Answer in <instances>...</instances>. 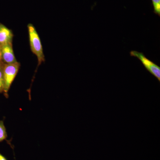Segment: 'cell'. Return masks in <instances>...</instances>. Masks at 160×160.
Segmentation results:
<instances>
[{
    "instance_id": "obj_1",
    "label": "cell",
    "mask_w": 160,
    "mask_h": 160,
    "mask_svg": "<svg viewBox=\"0 0 160 160\" xmlns=\"http://www.w3.org/2000/svg\"><path fill=\"white\" fill-rule=\"evenodd\" d=\"M27 27L29 32L30 48L32 53L35 55L37 58L38 66L45 61L42 46L39 35L34 26L30 23L28 24Z\"/></svg>"
},
{
    "instance_id": "obj_2",
    "label": "cell",
    "mask_w": 160,
    "mask_h": 160,
    "mask_svg": "<svg viewBox=\"0 0 160 160\" xmlns=\"http://www.w3.org/2000/svg\"><path fill=\"white\" fill-rule=\"evenodd\" d=\"M20 67L18 62L12 64H4L3 65V74L4 82V95L6 98L9 97L8 92L13 82Z\"/></svg>"
},
{
    "instance_id": "obj_3",
    "label": "cell",
    "mask_w": 160,
    "mask_h": 160,
    "mask_svg": "<svg viewBox=\"0 0 160 160\" xmlns=\"http://www.w3.org/2000/svg\"><path fill=\"white\" fill-rule=\"evenodd\" d=\"M131 57L138 58L148 71L160 82V67L151 60L147 58L142 52L136 51L130 52Z\"/></svg>"
},
{
    "instance_id": "obj_4",
    "label": "cell",
    "mask_w": 160,
    "mask_h": 160,
    "mask_svg": "<svg viewBox=\"0 0 160 160\" xmlns=\"http://www.w3.org/2000/svg\"><path fill=\"white\" fill-rule=\"evenodd\" d=\"M2 61L4 64H12L17 62L12 48V43L1 46Z\"/></svg>"
},
{
    "instance_id": "obj_5",
    "label": "cell",
    "mask_w": 160,
    "mask_h": 160,
    "mask_svg": "<svg viewBox=\"0 0 160 160\" xmlns=\"http://www.w3.org/2000/svg\"><path fill=\"white\" fill-rule=\"evenodd\" d=\"M13 37V33L10 29L0 24V46L12 43Z\"/></svg>"
},
{
    "instance_id": "obj_6",
    "label": "cell",
    "mask_w": 160,
    "mask_h": 160,
    "mask_svg": "<svg viewBox=\"0 0 160 160\" xmlns=\"http://www.w3.org/2000/svg\"><path fill=\"white\" fill-rule=\"evenodd\" d=\"M7 138L6 127L3 121H0V142L6 140Z\"/></svg>"
},
{
    "instance_id": "obj_7",
    "label": "cell",
    "mask_w": 160,
    "mask_h": 160,
    "mask_svg": "<svg viewBox=\"0 0 160 160\" xmlns=\"http://www.w3.org/2000/svg\"><path fill=\"white\" fill-rule=\"evenodd\" d=\"M155 14L160 17V0H151Z\"/></svg>"
},
{
    "instance_id": "obj_8",
    "label": "cell",
    "mask_w": 160,
    "mask_h": 160,
    "mask_svg": "<svg viewBox=\"0 0 160 160\" xmlns=\"http://www.w3.org/2000/svg\"><path fill=\"white\" fill-rule=\"evenodd\" d=\"M4 63L0 65V93L4 92V82L3 79V69Z\"/></svg>"
},
{
    "instance_id": "obj_9",
    "label": "cell",
    "mask_w": 160,
    "mask_h": 160,
    "mask_svg": "<svg viewBox=\"0 0 160 160\" xmlns=\"http://www.w3.org/2000/svg\"><path fill=\"white\" fill-rule=\"evenodd\" d=\"M3 63L2 58V52H1V46H0V65Z\"/></svg>"
},
{
    "instance_id": "obj_10",
    "label": "cell",
    "mask_w": 160,
    "mask_h": 160,
    "mask_svg": "<svg viewBox=\"0 0 160 160\" xmlns=\"http://www.w3.org/2000/svg\"><path fill=\"white\" fill-rule=\"evenodd\" d=\"M0 160H7L6 158L0 153Z\"/></svg>"
}]
</instances>
